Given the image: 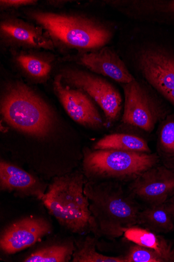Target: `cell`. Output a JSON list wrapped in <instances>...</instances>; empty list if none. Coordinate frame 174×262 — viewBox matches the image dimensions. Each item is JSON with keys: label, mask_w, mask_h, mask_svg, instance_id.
Returning a JSON list of instances; mask_svg holds the SVG:
<instances>
[{"label": "cell", "mask_w": 174, "mask_h": 262, "mask_svg": "<svg viewBox=\"0 0 174 262\" xmlns=\"http://www.w3.org/2000/svg\"><path fill=\"white\" fill-rule=\"evenodd\" d=\"M174 222V195L166 202Z\"/></svg>", "instance_id": "obj_24"}, {"label": "cell", "mask_w": 174, "mask_h": 262, "mask_svg": "<svg viewBox=\"0 0 174 262\" xmlns=\"http://www.w3.org/2000/svg\"><path fill=\"white\" fill-rule=\"evenodd\" d=\"M54 86L63 108L74 122L92 128L104 126L102 116L85 92L65 85L60 74L55 78Z\"/></svg>", "instance_id": "obj_10"}, {"label": "cell", "mask_w": 174, "mask_h": 262, "mask_svg": "<svg viewBox=\"0 0 174 262\" xmlns=\"http://www.w3.org/2000/svg\"><path fill=\"white\" fill-rule=\"evenodd\" d=\"M169 10L174 13V1L171 2L168 6Z\"/></svg>", "instance_id": "obj_26"}, {"label": "cell", "mask_w": 174, "mask_h": 262, "mask_svg": "<svg viewBox=\"0 0 174 262\" xmlns=\"http://www.w3.org/2000/svg\"><path fill=\"white\" fill-rule=\"evenodd\" d=\"M60 74L64 84L84 91L101 107L108 123L117 120L122 108V99L112 84L102 78L78 69L65 68Z\"/></svg>", "instance_id": "obj_7"}, {"label": "cell", "mask_w": 174, "mask_h": 262, "mask_svg": "<svg viewBox=\"0 0 174 262\" xmlns=\"http://www.w3.org/2000/svg\"><path fill=\"white\" fill-rule=\"evenodd\" d=\"M129 188L150 205L165 203L174 195V170L156 165L132 181Z\"/></svg>", "instance_id": "obj_11"}, {"label": "cell", "mask_w": 174, "mask_h": 262, "mask_svg": "<svg viewBox=\"0 0 174 262\" xmlns=\"http://www.w3.org/2000/svg\"><path fill=\"white\" fill-rule=\"evenodd\" d=\"M80 173L56 178L41 199L49 212L71 232L91 231L93 219Z\"/></svg>", "instance_id": "obj_4"}, {"label": "cell", "mask_w": 174, "mask_h": 262, "mask_svg": "<svg viewBox=\"0 0 174 262\" xmlns=\"http://www.w3.org/2000/svg\"><path fill=\"white\" fill-rule=\"evenodd\" d=\"M123 235L134 244L156 251L167 262H174V247L164 237L155 232L134 226L127 229Z\"/></svg>", "instance_id": "obj_15"}, {"label": "cell", "mask_w": 174, "mask_h": 262, "mask_svg": "<svg viewBox=\"0 0 174 262\" xmlns=\"http://www.w3.org/2000/svg\"><path fill=\"white\" fill-rule=\"evenodd\" d=\"M127 262H167L156 251L135 244L131 247L126 255Z\"/></svg>", "instance_id": "obj_21"}, {"label": "cell", "mask_w": 174, "mask_h": 262, "mask_svg": "<svg viewBox=\"0 0 174 262\" xmlns=\"http://www.w3.org/2000/svg\"><path fill=\"white\" fill-rule=\"evenodd\" d=\"M13 56L17 66L34 80H45L51 73L52 60L47 57L28 52H16Z\"/></svg>", "instance_id": "obj_17"}, {"label": "cell", "mask_w": 174, "mask_h": 262, "mask_svg": "<svg viewBox=\"0 0 174 262\" xmlns=\"http://www.w3.org/2000/svg\"><path fill=\"white\" fill-rule=\"evenodd\" d=\"M67 1H48L47 3L48 5H51L53 6H61L65 4Z\"/></svg>", "instance_id": "obj_25"}, {"label": "cell", "mask_w": 174, "mask_h": 262, "mask_svg": "<svg viewBox=\"0 0 174 262\" xmlns=\"http://www.w3.org/2000/svg\"><path fill=\"white\" fill-rule=\"evenodd\" d=\"M4 121L15 129L37 138H45L53 132L55 113L31 88L21 82L8 85L1 100Z\"/></svg>", "instance_id": "obj_3"}, {"label": "cell", "mask_w": 174, "mask_h": 262, "mask_svg": "<svg viewBox=\"0 0 174 262\" xmlns=\"http://www.w3.org/2000/svg\"><path fill=\"white\" fill-rule=\"evenodd\" d=\"M139 225L157 233H167L174 228V222L166 203L150 205L140 212Z\"/></svg>", "instance_id": "obj_18"}, {"label": "cell", "mask_w": 174, "mask_h": 262, "mask_svg": "<svg viewBox=\"0 0 174 262\" xmlns=\"http://www.w3.org/2000/svg\"><path fill=\"white\" fill-rule=\"evenodd\" d=\"M72 243L47 246L41 248L23 259L24 262L68 261L74 251Z\"/></svg>", "instance_id": "obj_19"}, {"label": "cell", "mask_w": 174, "mask_h": 262, "mask_svg": "<svg viewBox=\"0 0 174 262\" xmlns=\"http://www.w3.org/2000/svg\"><path fill=\"white\" fill-rule=\"evenodd\" d=\"M51 231V224L43 219L24 218L4 231L0 247L4 253L14 254L35 245Z\"/></svg>", "instance_id": "obj_12"}, {"label": "cell", "mask_w": 174, "mask_h": 262, "mask_svg": "<svg viewBox=\"0 0 174 262\" xmlns=\"http://www.w3.org/2000/svg\"><path fill=\"white\" fill-rule=\"evenodd\" d=\"M37 2L35 0H1L0 7L2 10L17 9L23 7L35 6Z\"/></svg>", "instance_id": "obj_23"}, {"label": "cell", "mask_w": 174, "mask_h": 262, "mask_svg": "<svg viewBox=\"0 0 174 262\" xmlns=\"http://www.w3.org/2000/svg\"><path fill=\"white\" fill-rule=\"evenodd\" d=\"M159 142L161 149L165 152L174 155V120L168 119L160 128Z\"/></svg>", "instance_id": "obj_22"}, {"label": "cell", "mask_w": 174, "mask_h": 262, "mask_svg": "<svg viewBox=\"0 0 174 262\" xmlns=\"http://www.w3.org/2000/svg\"><path fill=\"white\" fill-rule=\"evenodd\" d=\"M0 185L2 190L31 195L41 200L44 194L35 177L5 161L0 163Z\"/></svg>", "instance_id": "obj_14"}, {"label": "cell", "mask_w": 174, "mask_h": 262, "mask_svg": "<svg viewBox=\"0 0 174 262\" xmlns=\"http://www.w3.org/2000/svg\"><path fill=\"white\" fill-rule=\"evenodd\" d=\"M39 26L12 16H6L0 23L2 43L12 48L24 49L53 50L55 43Z\"/></svg>", "instance_id": "obj_9"}, {"label": "cell", "mask_w": 174, "mask_h": 262, "mask_svg": "<svg viewBox=\"0 0 174 262\" xmlns=\"http://www.w3.org/2000/svg\"><path fill=\"white\" fill-rule=\"evenodd\" d=\"M136 56L143 77L174 105V54L160 48L147 47Z\"/></svg>", "instance_id": "obj_8"}, {"label": "cell", "mask_w": 174, "mask_h": 262, "mask_svg": "<svg viewBox=\"0 0 174 262\" xmlns=\"http://www.w3.org/2000/svg\"><path fill=\"white\" fill-rule=\"evenodd\" d=\"M28 17L42 28L54 43L69 49L98 50L112 38L103 23L82 15L30 10Z\"/></svg>", "instance_id": "obj_2"}, {"label": "cell", "mask_w": 174, "mask_h": 262, "mask_svg": "<svg viewBox=\"0 0 174 262\" xmlns=\"http://www.w3.org/2000/svg\"><path fill=\"white\" fill-rule=\"evenodd\" d=\"M96 239L87 236L77 244V249L72 254L74 262H127L125 257H113L104 255L96 252Z\"/></svg>", "instance_id": "obj_20"}, {"label": "cell", "mask_w": 174, "mask_h": 262, "mask_svg": "<svg viewBox=\"0 0 174 262\" xmlns=\"http://www.w3.org/2000/svg\"><path fill=\"white\" fill-rule=\"evenodd\" d=\"M125 103L122 117L124 125L152 133L165 117V111L153 93L136 79L122 84Z\"/></svg>", "instance_id": "obj_6"}, {"label": "cell", "mask_w": 174, "mask_h": 262, "mask_svg": "<svg viewBox=\"0 0 174 262\" xmlns=\"http://www.w3.org/2000/svg\"><path fill=\"white\" fill-rule=\"evenodd\" d=\"M159 162L156 154L86 149L83 169L90 178L133 181Z\"/></svg>", "instance_id": "obj_5"}, {"label": "cell", "mask_w": 174, "mask_h": 262, "mask_svg": "<svg viewBox=\"0 0 174 262\" xmlns=\"http://www.w3.org/2000/svg\"><path fill=\"white\" fill-rule=\"evenodd\" d=\"M84 192L93 219L91 231L96 236L114 240L127 229L139 225V207L119 184L90 181L85 184Z\"/></svg>", "instance_id": "obj_1"}, {"label": "cell", "mask_w": 174, "mask_h": 262, "mask_svg": "<svg viewBox=\"0 0 174 262\" xmlns=\"http://www.w3.org/2000/svg\"><path fill=\"white\" fill-rule=\"evenodd\" d=\"M74 60L92 72L109 77L121 84L129 83L135 79L125 63L108 47L81 54Z\"/></svg>", "instance_id": "obj_13"}, {"label": "cell", "mask_w": 174, "mask_h": 262, "mask_svg": "<svg viewBox=\"0 0 174 262\" xmlns=\"http://www.w3.org/2000/svg\"><path fill=\"white\" fill-rule=\"evenodd\" d=\"M94 150H116L141 153H152L147 142L142 138L129 134H113L98 140Z\"/></svg>", "instance_id": "obj_16"}]
</instances>
